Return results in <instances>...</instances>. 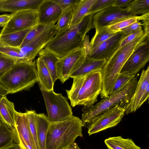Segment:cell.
<instances>
[{
    "label": "cell",
    "mask_w": 149,
    "mask_h": 149,
    "mask_svg": "<svg viewBox=\"0 0 149 149\" xmlns=\"http://www.w3.org/2000/svg\"><path fill=\"white\" fill-rule=\"evenodd\" d=\"M93 16H85L79 23L56 34L44 48L60 58L83 46L89 41L86 33L94 28Z\"/></svg>",
    "instance_id": "cell-1"
},
{
    "label": "cell",
    "mask_w": 149,
    "mask_h": 149,
    "mask_svg": "<svg viewBox=\"0 0 149 149\" xmlns=\"http://www.w3.org/2000/svg\"><path fill=\"white\" fill-rule=\"evenodd\" d=\"M148 38L143 33L119 50L107 62L101 71L103 98L111 94L117 77L124 64L133 52Z\"/></svg>",
    "instance_id": "cell-2"
},
{
    "label": "cell",
    "mask_w": 149,
    "mask_h": 149,
    "mask_svg": "<svg viewBox=\"0 0 149 149\" xmlns=\"http://www.w3.org/2000/svg\"><path fill=\"white\" fill-rule=\"evenodd\" d=\"M102 88L101 71L91 72L73 79L70 90H66L71 105L89 107L97 101Z\"/></svg>",
    "instance_id": "cell-3"
},
{
    "label": "cell",
    "mask_w": 149,
    "mask_h": 149,
    "mask_svg": "<svg viewBox=\"0 0 149 149\" xmlns=\"http://www.w3.org/2000/svg\"><path fill=\"white\" fill-rule=\"evenodd\" d=\"M38 81L35 61H17L0 78V83L10 94L29 90Z\"/></svg>",
    "instance_id": "cell-4"
},
{
    "label": "cell",
    "mask_w": 149,
    "mask_h": 149,
    "mask_svg": "<svg viewBox=\"0 0 149 149\" xmlns=\"http://www.w3.org/2000/svg\"><path fill=\"white\" fill-rule=\"evenodd\" d=\"M81 119L73 116L64 121L50 122L47 133L46 149H63L75 143L78 136L82 137Z\"/></svg>",
    "instance_id": "cell-5"
},
{
    "label": "cell",
    "mask_w": 149,
    "mask_h": 149,
    "mask_svg": "<svg viewBox=\"0 0 149 149\" xmlns=\"http://www.w3.org/2000/svg\"><path fill=\"white\" fill-rule=\"evenodd\" d=\"M138 77L136 75L123 88L103 98L95 104L84 107L81 119L83 126L89 125L96 116L117 106L125 109L134 92Z\"/></svg>",
    "instance_id": "cell-6"
},
{
    "label": "cell",
    "mask_w": 149,
    "mask_h": 149,
    "mask_svg": "<svg viewBox=\"0 0 149 149\" xmlns=\"http://www.w3.org/2000/svg\"><path fill=\"white\" fill-rule=\"evenodd\" d=\"M50 122L66 120L73 115L71 107L66 98L61 93H56L53 90L40 89Z\"/></svg>",
    "instance_id": "cell-7"
},
{
    "label": "cell",
    "mask_w": 149,
    "mask_h": 149,
    "mask_svg": "<svg viewBox=\"0 0 149 149\" xmlns=\"http://www.w3.org/2000/svg\"><path fill=\"white\" fill-rule=\"evenodd\" d=\"M89 41L62 57L56 63L58 79L62 83L68 79L70 75L81 65L90 50Z\"/></svg>",
    "instance_id": "cell-8"
},
{
    "label": "cell",
    "mask_w": 149,
    "mask_h": 149,
    "mask_svg": "<svg viewBox=\"0 0 149 149\" xmlns=\"http://www.w3.org/2000/svg\"><path fill=\"white\" fill-rule=\"evenodd\" d=\"M38 12L27 10L12 13L6 25L3 28L0 35L6 34L31 28L38 24Z\"/></svg>",
    "instance_id": "cell-9"
},
{
    "label": "cell",
    "mask_w": 149,
    "mask_h": 149,
    "mask_svg": "<svg viewBox=\"0 0 149 149\" xmlns=\"http://www.w3.org/2000/svg\"><path fill=\"white\" fill-rule=\"evenodd\" d=\"M125 113V109L119 106L106 111L95 117L88 125L89 136L116 126Z\"/></svg>",
    "instance_id": "cell-10"
},
{
    "label": "cell",
    "mask_w": 149,
    "mask_h": 149,
    "mask_svg": "<svg viewBox=\"0 0 149 149\" xmlns=\"http://www.w3.org/2000/svg\"><path fill=\"white\" fill-rule=\"evenodd\" d=\"M57 32L54 24L20 47L23 61H33L39 52L45 48Z\"/></svg>",
    "instance_id": "cell-11"
},
{
    "label": "cell",
    "mask_w": 149,
    "mask_h": 149,
    "mask_svg": "<svg viewBox=\"0 0 149 149\" xmlns=\"http://www.w3.org/2000/svg\"><path fill=\"white\" fill-rule=\"evenodd\" d=\"M15 125L11 130L14 143L26 149H36L25 113L15 112Z\"/></svg>",
    "instance_id": "cell-12"
},
{
    "label": "cell",
    "mask_w": 149,
    "mask_h": 149,
    "mask_svg": "<svg viewBox=\"0 0 149 149\" xmlns=\"http://www.w3.org/2000/svg\"><path fill=\"white\" fill-rule=\"evenodd\" d=\"M149 38L132 53L122 67L120 73L135 75L149 60Z\"/></svg>",
    "instance_id": "cell-13"
},
{
    "label": "cell",
    "mask_w": 149,
    "mask_h": 149,
    "mask_svg": "<svg viewBox=\"0 0 149 149\" xmlns=\"http://www.w3.org/2000/svg\"><path fill=\"white\" fill-rule=\"evenodd\" d=\"M149 66L141 72L134 92L125 109L127 114L136 111L149 97Z\"/></svg>",
    "instance_id": "cell-14"
},
{
    "label": "cell",
    "mask_w": 149,
    "mask_h": 149,
    "mask_svg": "<svg viewBox=\"0 0 149 149\" xmlns=\"http://www.w3.org/2000/svg\"><path fill=\"white\" fill-rule=\"evenodd\" d=\"M137 16L128 13L125 8L112 6L93 15V25L97 31L118 20Z\"/></svg>",
    "instance_id": "cell-15"
},
{
    "label": "cell",
    "mask_w": 149,
    "mask_h": 149,
    "mask_svg": "<svg viewBox=\"0 0 149 149\" xmlns=\"http://www.w3.org/2000/svg\"><path fill=\"white\" fill-rule=\"evenodd\" d=\"M125 36L122 31L116 33L112 37L90 50L87 56L96 59L108 60L118 48Z\"/></svg>",
    "instance_id": "cell-16"
},
{
    "label": "cell",
    "mask_w": 149,
    "mask_h": 149,
    "mask_svg": "<svg viewBox=\"0 0 149 149\" xmlns=\"http://www.w3.org/2000/svg\"><path fill=\"white\" fill-rule=\"evenodd\" d=\"M38 11V24L40 25L55 24L62 13L60 6L52 0H44Z\"/></svg>",
    "instance_id": "cell-17"
},
{
    "label": "cell",
    "mask_w": 149,
    "mask_h": 149,
    "mask_svg": "<svg viewBox=\"0 0 149 149\" xmlns=\"http://www.w3.org/2000/svg\"><path fill=\"white\" fill-rule=\"evenodd\" d=\"M44 0H0V12L13 13L27 10L38 11Z\"/></svg>",
    "instance_id": "cell-18"
},
{
    "label": "cell",
    "mask_w": 149,
    "mask_h": 149,
    "mask_svg": "<svg viewBox=\"0 0 149 149\" xmlns=\"http://www.w3.org/2000/svg\"><path fill=\"white\" fill-rule=\"evenodd\" d=\"M106 62L105 59H95L87 55L80 66L70 75V78L73 79L93 72L101 71Z\"/></svg>",
    "instance_id": "cell-19"
},
{
    "label": "cell",
    "mask_w": 149,
    "mask_h": 149,
    "mask_svg": "<svg viewBox=\"0 0 149 149\" xmlns=\"http://www.w3.org/2000/svg\"><path fill=\"white\" fill-rule=\"evenodd\" d=\"M14 105L5 96L0 100V120L11 130L15 125Z\"/></svg>",
    "instance_id": "cell-20"
},
{
    "label": "cell",
    "mask_w": 149,
    "mask_h": 149,
    "mask_svg": "<svg viewBox=\"0 0 149 149\" xmlns=\"http://www.w3.org/2000/svg\"><path fill=\"white\" fill-rule=\"evenodd\" d=\"M36 65L40 89L53 90L54 83L51 75L42 59L39 57L36 59Z\"/></svg>",
    "instance_id": "cell-21"
},
{
    "label": "cell",
    "mask_w": 149,
    "mask_h": 149,
    "mask_svg": "<svg viewBox=\"0 0 149 149\" xmlns=\"http://www.w3.org/2000/svg\"><path fill=\"white\" fill-rule=\"evenodd\" d=\"M50 123L44 113L37 114V132L40 149H46V137Z\"/></svg>",
    "instance_id": "cell-22"
},
{
    "label": "cell",
    "mask_w": 149,
    "mask_h": 149,
    "mask_svg": "<svg viewBox=\"0 0 149 149\" xmlns=\"http://www.w3.org/2000/svg\"><path fill=\"white\" fill-rule=\"evenodd\" d=\"M104 142L108 149H141L131 139L121 136L110 137Z\"/></svg>",
    "instance_id": "cell-23"
},
{
    "label": "cell",
    "mask_w": 149,
    "mask_h": 149,
    "mask_svg": "<svg viewBox=\"0 0 149 149\" xmlns=\"http://www.w3.org/2000/svg\"><path fill=\"white\" fill-rule=\"evenodd\" d=\"M51 75L53 82L58 79L56 67V63L58 57L54 54L44 48L38 54Z\"/></svg>",
    "instance_id": "cell-24"
},
{
    "label": "cell",
    "mask_w": 149,
    "mask_h": 149,
    "mask_svg": "<svg viewBox=\"0 0 149 149\" xmlns=\"http://www.w3.org/2000/svg\"><path fill=\"white\" fill-rule=\"evenodd\" d=\"M32 28L0 35V40L10 46L20 48L26 36Z\"/></svg>",
    "instance_id": "cell-25"
},
{
    "label": "cell",
    "mask_w": 149,
    "mask_h": 149,
    "mask_svg": "<svg viewBox=\"0 0 149 149\" xmlns=\"http://www.w3.org/2000/svg\"><path fill=\"white\" fill-rule=\"evenodd\" d=\"M97 0H80L73 13L70 27L80 22Z\"/></svg>",
    "instance_id": "cell-26"
},
{
    "label": "cell",
    "mask_w": 149,
    "mask_h": 149,
    "mask_svg": "<svg viewBox=\"0 0 149 149\" xmlns=\"http://www.w3.org/2000/svg\"><path fill=\"white\" fill-rule=\"evenodd\" d=\"M78 3L70 7L62 12L55 25L58 31L56 34L62 33L70 27L73 13Z\"/></svg>",
    "instance_id": "cell-27"
},
{
    "label": "cell",
    "mask_w": 149,
    "mask_h": 149,
    "mask_svg": "<svg viewBox=\"0 0 149 149\" xmlns=\"http://www.w3.org/2000/svg\"><path fill=\"white\" fill-rule=\"evenodd\" d=\"M149 16V12L142 15L130 17L117 21L107 26L108 29L114 33L120 31L122 29L137 21L143 20Z\"/></svg>",
    "instance_id": "cell-28"
},
{
    "label": "cell",
    "mask_w": 149,
    "mask_h": 149,
    "mask_svg": "<svg viewBox=\"0 0 149 149\" xmlns=\"http://www.w3.org/2000/svg\"><path fill=\"white\" fill-rule=\"evenodd\" d=\"M127 11L132 15H143L149 12V0H132L125 8Z\"/></svg>",
    "instance_id": "cell-29"
},
{
    "label": "cell",
    "mask_w": 149,
    "mask_h": 149,
    "mask_svg": "<svg viewBox=\"0 0 149 149\" xmlns=\"http://www.w3.org/2000/svg\"><path fill=\"white\" fill-rule=\"evenodd\" d=\"M116 33L109 30L107 26L96 31L94 35L89 43V51L113 36Z\"/></svg>",
    "instance_id": "cell-30"
},
{
    "label": "cell",
    "mask_w": 149,
    "mask_h": 149,
    "mask_svg": "<svg viewBox=\"0 0 149 149\" xmlns=\"http://www.w3.org/2000/svg\"><path fill=\"white\" fill-rule=\"evenodd\" d=\"M14 139L12 131L5 124L0 121V149H3L11 144Z\"/></svg>",
    "instance_id": "cell-31"
},
{
    "label": "cell",
    "mask_w": 149,
    "mask_h": 149,
    "mask_svg": "<svg viewBox=\"0 0 149 149\" xmlns=\"http://www.w3.org/2000/svg\"><path fill=\"white\" fill-rule=\"evenodd\" d=\"M0 54L11 57L17 61H23L19 48L10 46L0 40Z\"/></svg>",
    "instance_id": "cell-32"
},
{
    "label": "cell",
    "mask_w": 149,
    "mask_h": 149,
    "mask_svg": "<svg viewBox=\"0 0 149 149\" xmlns=\"http://www.w3.org/2000/svg\"><path fill=\"white\" fill-rule=\"evenodd\" d=\"M27 117L30 130L33 137L36 149H40L37 132V113L34 110H27L25 112Z\"/></svg>",
    "instance_id": "cell-33"
},
{
    "label": "cell",
    "mask_w": 149,
    "mask_h": 149,
    "mask_svg": "<svg viewBox=\"0 0 149 149\" xmlns=\"http://www.w3.org/2000/svg\"><path fill=\"white\" fill-rule=\"evenodd\" d=\"M54 24L45 25L37 24L32 27L24 38L20 48L26 45L36 37L49 29Z\"/></svg>",
    "instance_id": "cell-34"
},
{
    "label": "cell",
    "mask_w": 149,
    "mask_h": 149,
    "mask_svg": "<svg viewBox=\"0 0 149 149\" xmlns=\"http://www.w3.org/2000/svg\"><path fill=\"white\" fill-rule=\"evenodd\" d=\"M115 0H97L92 6L86 15L95 13L113 6Z\"/></svg>",
    "instance_id": "cell-35"
},
{
    "label": "cell",
    "mask_w": 149,
    "mask_h": 149,
    "mask_svg": "<svg viewBox=\"0 0 149 149\" xmlns=\"http://www.w3.org/2000/svg\"><path fill=\"white\" fill-rule=\"evenodd\" d=\"M135 75L119 73L110 95L123 88Z\"/></svg>",
    "instance_id": "cell-36"
},
{
    "label": "cell",
    "mask_w": 149,
    "mask_h": 149,
    "mask_svg": "<svg viewBox=\"0 0 149 149\" xmlns=\"http://www.w3.org/2000/svg\"><path fill=\"white\" fill-rule=\"evenodd\" d=\"M16 61L11 57L0 54V78Z\"/></svg>",
    "instance_id": "cell-37"
},
{
    "label": "cell",
    "mask_w": 149,
    "mask_h": 149,
    "mask_svg": "<svg viewBox=\"0 0 149 149\" xmlns=\"http://www.w3.org/2000/svg\"><path fill=\"white\" fill-rule=\"evenodd\" d=\"M143 30L141 29L132 32L129 34L125 35V37L122 40L118 48L113 55L121 48L133 40L137 37L143 34Z\"/></svg>",
    "instance_id": "cell-38"
},
{
    "label": "cell",
    "mask_w": 149,
    "mask_h": 149,
    "mask_svg": "<svg viewBox=\"0 0 149 149\" xmlns=\"http://www.w3.org/2000/svg\"><path fill=\"white\" fill-rule=\"evenodd\" d=\"M80 0H52L61 8L62 12L79 2Z\"/></svg>",
    "instance_id": "cell-39"
},
{
    "label": "cell",
    "mask_w": 149,
    "mask_h": 149,
    "mask_svg": "<svg viewBox=\"0 0 149 149\" xmlns=\"http://www.w3.org/2000/svg\"><path fill=\"white\" fill-rule=\"evenodd\" d=\"M142 24L137 21L121 30L124 35H127L136 31L142 29Z\"/></svg>",
    "instance_id": "cell-40"
},
{
    "label": "cell",
    "mask_w": 149,
    "mask_h": 149,
    "mask_svg": "<svg viewBox=\"0 0 149 149\" xmlns=\"http://www.w3.org/2000/svg\"><path fill=\"white\" fill-rule=\"evenodd\" d=\"M132 0H115L113 6L123 8H126Z\"/></svg>",
    "instance_id": "cell-41"
},
{
    "label": "cell",
    "mask_w": 149,
    "mask_h": 149,
    "mask_svg": "<svg viewBox=\"0 0 149 149\" xmlns=\"http://www.w3.org/2000/svg\"><path fill=\"white\" fill-rule=\"evenodd\" d=\"M12 15L5 14L0 15V27H4L10 19Z\"/></svg>",
    "instance_id": "cell-42"
},
{
    "label": "cell",
    "mask_w": 149,
    "mask_h": 149,
    "mask_svg": "<svg viewBox=\"0 0 149 149\" xmlns=\"http://www.w3.org/2000/svg\"><path fill=\"white\" fill-rule=\"evenodd\" d=\"M142 26L143 28V32L148 38H149V16L146 17L143 20Z\"/></svg>",
    "instance_id": "cell-43"
},
{
    "label": "cell",
    "mask_w": 149,
    "mask_h": 149,
    "mask_svg": "<svg viewBox=\"0 0 149 149\" xmlns=\"http://www.w3.org/2000/svg\"><path fill=\"white\" fill-rule=\"evenodd\" d=\"M8 94V91L0 83V100Z\"/></svg>",
    "instance_id": "cell-44"
},
{
    "label": "cell",
    "mask_w": 149,
    "mask_h": 149,
    "mask_svg": "<svg viewBox=\"0 0 149 149\" xmlns=\"http://www.w3.org/2000/svg\"><path fill=\"white\" fill-rule=\"evenodd\" d=\"M3 149H22L21 146L16 143H13L12 144Z\"/></svg>",
    "instance_id": "cell-45"
},
{
    "label": "cell",
    "mask_w": 149,
    "mask_h": 149,
    "mask_svg": "<svg viewBox=\"0 0 149 149\" xmlns=\"http://www.w3.org/2000/svg\"><path fill=\"white\" fill-rule=\"evenodd\" d=\"M79 147L77 143H74L68 147L63 149H77Z\"/></svg>",
    "instance_id": "cell-46"
},
{
    "label": "cell",
    "mask_w": 149,
    "mask_h": 149,
    "mask_svg": "<svg viewBox=\"0 0 149 149\" xmlns=\"http://www.w3.org/2000/svg\"><path fill=\"white\" fill-rule=\"evenodd\" d=\"M80 148L78 147L77 149H80Z\"/></svg>",
    "instance_id": "cell-47"
},
{
    "label": "cell",
    "mask_w": 149,
    "mask_h": 149,
    "mask_svg": "<svg viewBox=\"0 0 149 149\" xmlns=\"http://www.w3.org/2000/svg\"><path fill=\"white\" fill-rule=\"evenodd\" d=\"M22 149H26L25 148H23V147H22Z\"/></svg>",
    "instance_id": "cell-48"
},
{
    "label": "cell",
    "mask_w": 149,
    "mask_h": 149,
    "mask_svg": "<svg viewBox=\"0 0 149 149\" xmlns=\"http://www.w3.org/2000/svg\"><path fill=\"white\" fill-rule=\"evenodd\" d=\"M80 149H81V148H80Z\"/></svg>",
    "instance_id": "cell-49"
}]
</instances>
